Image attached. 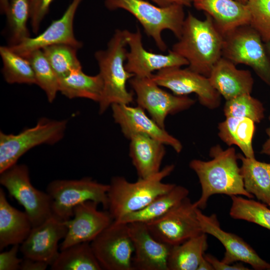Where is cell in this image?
Returning <instances> with one entry per match:
<instances>
[{"label":"cell","instance_id":"32","mask_svg":"<svg viewBox=\"0 0 270 270\" xmlns=\"http://www.w3.org/2000/svg\"><path fill=\"white\" fill-rule=\"evenodd\" d=\"M230 216L270 230V208L266 204L240 196H232Z\"/></svg>","mask_w":270,"mask_h":270},{"label":"cell","instance_id":"40","mask_svg":"<svg viewBox=\"0 0 270 270\" xmlns=\"http://www.w3.org/2000/svg\"><path fill=\"white\" fill-rule=\"evenodd\" d=\"M204 258L212 264L214 270H248V268L242 263L236 264H228L218 260L216 258L210 254H204Z\"/></svg>","mask_w":270,"mask_h":270},{"label":"cell","instance_id":"39","mask_svg":"<svg viewBox=\"0 0 270 270\" xmlns=\"http://www.w3.org/2000/svg\"><path fill=\"white\" fill-rule=\"evenodd\" d=\"M20 246H12L8 250L1 252L0 254V270H20L22 258L17 256Z\"/></svg>","mask_w":270,"mask_h":270},{"label":"cell","instance_id":"29","mask_svg":"<svg viewBox=\"0 0 270 270\" xmlns=\"http://www.w3.org/2000/svg\"><path fill=\"white\" fill-rule=\"evenodd\" d=\"M207 236L202 233L172 246L168 270H197L208 247Z\"/></svg>","mask_w":270,"mask_h":270},{"label":"cell","instance_id":"35","mask_svg":"<svg viewBox=\"0 0 270 270\" xmlns=\"http://www.w3.org/2000/svg\"><path fill=\"white\" fill-rule=\"evenodd\" d=\"M58 79L82 68L77 56L78 48L67 44H56L42 49Z\"/></svg>","mask_w":270,"mask_h":270},{"label":"cell","instance_id":"8","mask_svg":"<svg viewBox=\"0 0 270 270\" xmlns=\"http://www.w3.org/2000/svg\"><path fill=\"white\" fill-rule=\"evenodd\" d=\"M222 57L236 65L250 67L270 86V58L265 43L250 24L239 26L224 35Z\"/></svg>","mask_w":270,"mask_h":270},{"label":"cell","instance_id":"9","mask_svg":"<svg viewBox=\"0 0 270 270\" xmlns=\"http://www.w3.org/2000/svg\"><path fill=\"white\" fill-rule=\"evenodd\" d=\"M0 174V184L24 208L32 227L40 224L53 215L50 196L46 192L32 186L26 164H16Z\"/></svg>","mask_w":270,"mask_h":270},{"label":"cell","instance_id":"22","mask_svg":"<svg viewBox=\"0 0 270 270\" xmlns=\"http://www.w3.org/2000/svg\"><path fill=\"white\" fill-rule=\"evenodd\" d=\"M198 10L210 16L224 35L242 26L250 24V12L246 4L237 0H194Z\"/></svg>","mask_w":270,"mask_h":270},{"label":"cell","instance_id":"42","mask_svg":"<svg viewBox=\"0 0 270 270\" xmlns=\"http://www.w3.org/2000/svg\"><path fill=\"white\" fill-rule=\"evenodd\" d=\"M159 6H167L172 4H178L183 6H190L194 0H150Z\"/></svg>","mask_w":270,"mask_h":270},{"label":"cell","instance_id":"30","mask_svg":"<svg viewBox=\"0 0 270 270\" xmlns=\"http://www.w3.org/2000/svg\"><path fill=\"white\" fill-rule=\"evenodd\" d=\"M52 270H102L90 242L74 244L60 250L50 266Z\"/></svg>","mask_w":270,"mask_h":270},{"label":"cell","instance_id":"41","mask_svg":"<svg viewBox=\"0 0 270 270\" xmlns=\"http://www.w3.org/2000/svg\"><path fill=\"white\" fill-rule=\"evenodd\" d=\"M49 265L44 262L24 258L20 264V270H44Z\"/></svg>","mask_w":270,"mask_h":270},{"label":"cell","instance_id":"1","mask_svg":"<svg viewBox=\"0 0 270 270\" xmlns=\"http://www.w3.org/2000/svg\"><path fill=\"white\" fill-rule=\"evenodd\" d=\"M209 155V160L194 159L189 164L198 177L202 189L200 198L194 202L196 208L204 209L209 198L215 194L254 198L245 189L234 148L224 150L216 144L210 148Z\"/></svg>","mask_w":270,"mask_h":270},{"label":"cell","instance_id":"6","mask_svg":"<svg viewBox=\"0 0 270 270\" xmlns=\"http://www.w3.org/2000/svg\"><path fill=\"white\" fill-rule=\"evenodd\" d=\"M108 184L84 177L54 180L48 185L46 192L52 200V214L66 221L72 217L75 206L86 201L96 202L108 210Z\"/></svg>","mask_w":270,"mask_h":270},{"label":"cell","instance_id":"7","mask_svg":"<svg viewBox=\"0 0 270 270\" xmlns=\"http://www.w3.org/2000/svg\"><path fill=\"white\" fill-rule=\"evenodd\" d=\"M66 120L40 119L36 126L18 134L0 132V173L17 164L31 148L42 144H54L63 138Z\"/></svg>","mask_w":270,"mask_h":270},{"label":"cell","instance_id":"25","mask_svg":"<svg viewBox=\"0 0 270 270\" xmlns=\"http://www.w3.org/2000/svg\"><path fill=\"white\" fill-rule=\"evenodd\" d=\"M246 190L270 208V163L238 154Z\"/></svg>","mask_w":270,"mask_h":270},{"label":"cell","instance_id":"15","mask_svg":"<svg viewBox=\"0 0 270 270\" xmlns=\"http://www.w3.org/2000/svg\"><path fill=\"white\" fill-rule=\"evenodd\" d=\"M126 38L130 50L126 54L125 68L135 76L150 78L154 71L188 64L184 58L172 50H169L166 54L146 50L143 46L142 36L138 28L135 32L126 30Z\"/></svg>","mask_w":270,"mask_h":270},{"label":"cell","instance_id":"12","mask_svg":"<svg viewBox=\"0 0 270 270\" xmlns=\"http://www.w3.org/2000/svg\"><path fill=\"white\" fill-rule=\"evenodd\" d=\"M194 202L186 197L161 218L145 224L158 240L173 246L203 232Z\"/></svg>","mask_w":270,"mask_h":270},{"label":"cell","instance_id":"14","mask_svg":"<svg viewBox=\"0 0 270 270\" xmlns=\"http://www.w3.org/2000/svg\"><path fill=\"white\" fill-rule=\"evenodd\" d=\"M196 214L203 232L216 238L225 248L222 261L228 264L244 262L256 270H270V264L262 259L242 238L222 228L216 214L206 216L198 208Z\"/></svg>","mask_w":270,"mask_h":270},{"label":"cell","instance_id":"18","mask_svg":"<svg viewBox=\"0 0 270 270\" xmlns=\"http://www.w3.org/2000/svg\"><path fill=\"white\" fill-rule=\"evenodd\" d=\"M82 1L72 0L62 16L53 20L42 33L33 38H27L18 44L8 46L22 56L34 50L56 44H70L78 49L82 48V43L76 38L74 32V16Z\"/></svg>","mask_w":270,"mask_h":270},{"label":"cell","instance_id":"47","mask_svg":"<svg viewBox=\"0 0 270 270\" xmlns=\"http://www.w3.org/2000/svg\"><path fill=\"white\" fill-rule=\"evenodd\" d=\"M237 0L244 4H246L247 2L248 1V0Z\"/></svg>","mask_w":270,"mask_h":270},{"label":"cell","instance_id":"31","mask_svg":"<svg viewBox=\"0 0 270 270\" xmlns=\"http://www.w3.org/2000/svg\"><path fill=\"white\" fill-rule=\"evenodd\" d=\"M2 62V74L10 84H36L32 65L28 60L13 50L8 46H0Z\"/></svg>","mask_w":270,"mask_h":270},{"label":"cell","instance_id":"5","mask_svg":"<svg viewBox=\"0 0 270 270\" xmlns=\"http://www.w3.org/2000/svg\"><path fill=\"white\" fill-rule=\"evenodd\" d=\"M104 5L110 10L122 9L132 14L162 51L167 48L162 36L164 30H170L178 39L181 36L186 18L184 6L181 5L162 7L146 0H105Z\"/></svg>","mask_w":270,"mask_h":270},{"label":"cell","instance_id":"21","mask_svg":"<svg viewBox=\"0 0 270 270\" xmlns=\"http://www.w3.org/2000/svg\"><path fill=\"white\" fill-rule=\"evenodd\" d=\"M212 87L226 100L244 94H251L254 78L248 70H240L230 60L222 57L208 77Z\"/></svg>","mask_w":270,"mask_h":270},{"label":"cell","instance_id":"4","mask_svg":"<svg viewBox=\"0 0 270 270\" xmlns=\"http://www.w3.org/2000/svg\"><path fill=\"white\" fill-rule=\"evenodd\" d=\"M174 166H166L158 173L134 182L124 177L115 176L108 184V210L116 220L124 216L139 210L155 198L176 186L174 184L164 183L162 180L174 170Z\"/></svg>","mask_w":270,"mask_h":270},{"label":"cell","instance_id":"20","mask_svg":"<svg viewBox=\"0 0 270 270\" xmlns=\"http://www.w3.org/2000/svg\"><path fill=\"white\" fill-rule=\"evenodd\" d=\"M127 224L134 248V270H168L172 246L157 240L144 223Z\"/></svg>","mask_w":270,"mask_h":270},{"label":"cell","instance_id":"44","mask_svg":"<svg viewBox=\"0 0 270 270\" xmlns=\"http://www.w3.org/2000/svg\"><path fill=\"white\" fill-rule=\"evenodd\" d=\"M197 270H214L212 264L204 257L202 259Z\"/></svg>","mask_w":270,"mask_h":270},{"label":"cell","instance_id":"19","mask_svg":"<svg viewBox=\"0 0 270 270\" xmlns=\"http://www.w3.org/2000/svg\"><path fill=\"white\" fill-rule=\"evenodd\" d=\"M65 222L52 215L40 224L32 227L20 244L24 258L44 262L50 266L56 258L58 242L66 236Z\"/></svg>","mask_w":270,"mask_h":270},{"label":"cell","instance_id":"17","mask_svg":"<svg viewBox=\"0 0 270 270\" xmlns=\"http://www.w3.org/2000/svg\"><path fill=\"white\" fill-rule=\"evenodd\" d=\"M111 108L115 122L119 125L122 132L128 139L134 134H144L171 146L177 153L181 152L182 149L181 142L148 116L140 106L114 104Z\"/></svg>","mask_w":270,"mask_h":270},{"label":"cell","instance_id":"37","mask_svg":"<svg viewBox=\"0 0 270 270\" xmlns=\"http://www.w3.org/2000/svg\"><path fill=\"white\" fill-rule=\"evenodd\" d=\"M250 25L256 30L264 43L270 40V0H248Z\"/></svg>","mask_w":270,"mask_h":270},{"label":"cell","instance_id":"33","mask_svg":"<svg viewBox=\"0 0 270 270\" xmlns=\"http://www.w3.org/2000/svg\"><path fill=\"white\" fill-rule=\"evenodd\" d=\"M24 57L32 65L36 84L44 92L48 101L52 102L59 92V79L42 50L32 52Z\"/></svg>","mask_w":270,"mask_h":270},{"label":"cell","instance_id":"11","mask_svg":"<svg viewBox=\"0 0 270 270\" xmlns=\"http://www.w3.org/2000/svg\"><path fill=\"white\" fill-rule=\"evenodd\" d=\"M128 82L136 94L138 106L146 110L162 128L168 115L186 110L196 102L188 96H177L164 90L150 77L134 76Z\"/></svg>","mask_w":270,"mask_h":270},{"label":"cell","instance_id":"46","mask_svg":"<svg viewBox=\"0 0 270 270\" xmlns=\"http://www.w3.org/2000/svg\"><path fill=\"white\" fill-rule=\"evenodd\" d=\"M265 46L267 52L270 58V40L265 43Z\"/></svg>","mask_w":270,"mask_h":270},{"label":"cell","instance_id":"36","mask_svg":"<svg viewBox=\"0 0 270 270\" xmlns=\"http://www.w3.org/2000/svg\"><path fill=\"white\" fill-rule=\"evenodd\" d=\"M223 111L226 117L248 118L256 124L260 123L265 116L263 104L251 94H242L226 100Z\"/></svg>","mask_w":270,"mask_h":270},{"label":"cell","instance_id":"3","mask_svg":"<svg viewBox=\"0 0 270 270\" xmlns=\"http://www.w3.org/2000/svg\"><path fill=\"white\" fill-rule=\"evenodd\" d=\"M126 30H116L105 50L94 53L104 83L99 112L103 114L114 104H130L133 94L126 88V83L134 76L125 68L127 50Z\"/></svg>","mask_w":270,"mask_h":270},{"label":"cell","instance_id":"28","mask_svg":"<svg viewBox=\"0 0 270 270\" xmlns=\"http://www.w3.org/2000/svg\"><path fill=\"white\" fill-rule=\"evenodd\" d=\"M255 122L248 118L226 117L218 125V136L229 146L235 145L246 158H256L252 146Z\"/></svg>","mask_w":270,"mask_h":270},{"label":"cell","instance_id":"27","mask_svg":"<svg viewBox=\"0 0 270 270\" xmlns=\"http://www.w3.org/2000/svg\"><path fill=\"white\" fill-rule=\"evenodd\" d=\"M103 90L104 83L100 74L89 76L82 71V68L59 79V92L70 99L86 98L98 103Z\"/></svg>","mask_w":270,"mask_h":270},{"label":"cell","instance_id":"13","mask_svg":"<svg viewBox=\"0 0 270 270\" xmlns=\"http://www.w3.org/2000/svg\"><path fill=\"white\" fill-rule=\"evenodd\" d=\"M150 78L158 85L169 89L174 94H195L200 103L208 109H216L220 104L221 96L212 87L208 77L188 68H164L158 71Z\"/></svg>","mask_w":270,"mask_h":270},{"label":"cell","instance_id":"16","mask_svg":"<svg viewBox=\"0 0 270 270\" xmlns=\"http://www.w3.org/2000/svg\"><path fill=\"white\" fill-rule=\"evenodd\" d=\"M98 205L90 200L74 207L72 217L64 221L68 231L60 250L74 244L90 242L114 222L109 212L98 210Z\"/></svg>","mask_w":270,"mask_h":270},{"label":"cell","instance_id":"38","mask_svg":"<svg viewBox=\"0 0 270 270\" xmlns=\"http://www.w3.org/2000/svg\"><path fill=\"white\" fill-rule=\"evenodd\" d=\"M54 0H30V20L32 30L36 34L40 24L49 11Z\"/></svg>","mask_w":270,"mask_h":270},{"label":"cell","instance_id":"34","mask_svg":"<svg viewBox=\"0 0 270 270\" xmlns=\"http://www.w3.org/2000/svg\"><path fill=\"white\" fill-rule=\"evenodd\" d=\"M5 14L10 34L9 46L18 44L30 37L27 25L30 18V0H9Z\"/></svg>","mask_w":270,"mask_h":270},{"label":"cell","instance_id":"23","mask_svg":"<svg viewBox=\"0 0 270 270\" xmlns=\"http://www.w3.org/2000/svg\"><path fill=\"white\" fill-rule=\"evenodd\" d=\"M128 140L129 156L138 178H147L158 173L166 153V145L141 134L133 135Z\"/></svg>","mask_w":270,"mask_h":270},{"label":"cell","instance_id":"24","mask_svg":"<svg viewBox=\"0 0 270 270\" xmlns=\"http://www.w3.org/2000/svg\"><path fill=\"white\" fill-rule=\"evenodd\" d=\"M32 228L28 214L13 207L0 188V250L9 246L21 244Z\"/></svg>","mask_w":270,"mask_h":270},{"label":"cell","instance_id":"43","mask_svg":"<svg viewBox=\"0 0 270 270\" xmlns=\"http://www.w3.org/2000/svg\"><path fill=\"white\" fill-rule=\"evenodd\" d=\"M269 120L270 122V114L269 116ZM266 132L268 136V138L263 144L260 152V154H266L270 158V124L266 129Z\"/></svg>","mask_w":270,"mask_h":270},{"label":"cell","instance_id":"26","mask_svg":"<svg viewBox=\"0 0 270 270\" xmlns=\"http://www.w3.org/2000/svg\"><path fill=\"white\" fill-rule=\"evenodd\" d=\"M188 188L182 186L176 185L170 190L158 196L143 208L128 214L114 221L124 224H147L166 214L188 197Z\"/></svg>","mask_w":270,"mask_h":270},{"label":"cell","instance_id":"45","mask_svg":"<svg viewBox=\"0 0 270 270\" xmlns=\"http://www.w3.org/2000/svg\"><path fill=\"white\" fill-rule=\"evenodd\" d=\"M8 2L9 0H0V11L2 14H5Z\"/></svg>","mask_w":270,"mask_h":270},{"label":"cell","instance_id":"2","mask_svg":"<svg viewBox=\"0 0 270 270\" xmlns=\"http://www.w3.org/2000/svg\"><path fill=\"white\" fill-rule=\"evenodd\" d=\"M200 20L188 12L180 37L171 50L184 58L190 70L208 77L214 65L222 57L224 34L212 18L205 14Z\"/></svg>","mask_w":270,"mask_h":270},{"label":"cell","instance_id":"10","mask_svg":"<svg viewBox=\"0 0 270 270\" xmlns=\"http://www.w3.org/2000/svg\"><path fill=\"white\" fill-rule=\"evenodd\" d=\"M90 244L102 270H134V248L127 224L114 220Z\"/></svg>","mask_w":270,"mask_h":270}]
</instances>
